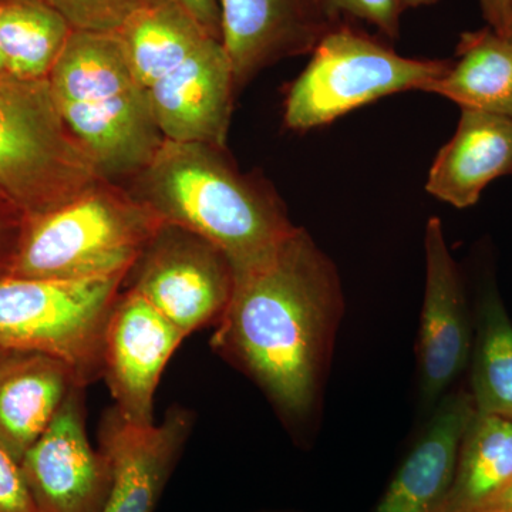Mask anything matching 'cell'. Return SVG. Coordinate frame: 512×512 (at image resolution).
I'll list each match as a JSON object with an SVG mask.
<instances>
[{"instance_id":"cell-19","label":"cell","mask_w":512,"mask_h":512,"mask_svg":"<svg viewBox=\"0 0 512 512\" xmlns=\"http://www.w3.org/2000/svg\"><path fill=\"white\" fill-rule=\"evenodd\" d=\"M146 89L173 72L212 36L187 10L171 0H150L116 32Z\"/></svg>"},{"instance_id":"cell-14","label":"cell","mask_w":512,"mask_h":512,"mask_svg":"<svg viewBox=\"0 0 512 512\" xmlns=\"http://www.w3.org/2000/svg\"><path fill=\"white\" fill-rule=\"evenodd\" d=\"M148 93L165 140L227 148L238 93L222 40L208 37Z\"/></svg>"},{"instance_id":"cell-1","label":"cell","mask_w":512,"mask_h":512,"mask_svg":"<svg viewBox=\"0 0 512 512\" xmlns=\"http://www.w3.org/2000/svg\"><path fill=\"white\" fill-rule=\"evenodd\" d=\"M342 313L338 269L296 227L265 264L235 279L211 346L295 424L318 402Z\"/></svg>"},{"instance_id":"cell-5","label":"cell","mask_w":512,"mask_h":512,"mask_svg":"<svg viewBox=\"0 0 512 512\" xmlns=\"http://www.w3.org/2000/svg\"><path fill=\"white\" fill-rule=\"evenodd\" d=\"M101 181L64 124L49 79L0 74V195L33 220Z\"/></svg>"},{"instance_id":"cell-10","label":"cell","mask_w":512,"mask_h":512,"mask_svg":"<svg viewBox=\"0 0 512 512\" xmlns=\"http://www.w3.org/2000/svg\"><path fill=\"white\" fill-rule=\"evenodd\" d=\"M187 336L136 292H121L104 336L103 377L127 423H154V397L175 350Z\"/></svg>"},{"instance_id":"cell-12","label":"cell","mask_w":512,"mask_h":512,"mask_svg":"<svg viewBox=\"0 0 512 512\" xmlns=\"http://www.w3.org/2000/svg\"><path fill=\"white\" fill-rule=\"evenodd\" d=\"M192 426V412L181 406L150 426L127 423L114 407L104 414L99 448L109 458L111 488L103 512H154Z\"/></svg>"},{"instance_id":"cell-32","label":"cell","mask_w":512,"mask_h":512,"mask_svg":"<svg viewBox=\"0 0 512 512\" xmlns=\"http://www.w3.org/2000/svg\"><path fill=\"white\" fill-rule=\"evenodd\" d=\"M508 39L512 40V10H511V22H510V29H508Z\"/></svg>"},{"instance_id":"cell-28","label":"cell","mask_w":512,"mask_h":512,"mask_svg":"<svg viewBox=\"0 0 512 512\" xmlns=\"http://www.w3.org/2000/svg\"><path fill=\"white\" fill-rule=\"evenodd\" d=\"M478 3L488 26L507 37L511 22L512 0H478Z\"/></svg>"},{"instance_id":"cell-6","label":"cell","mask_w":512,"mask_h":512,"mask_svg":"<svg viewBox=\"0 0 512 512\" xmlns=\"http://www.w3.org/2000/svg\"><path fill=\"white\" fill-rule=\"evenodd\" d=\"M451 59H413L340 20L311 53L305 70L289 86L284 123L305 133L350 111L390 96L420 90L450 67Z\"/></svg>"},{"instance_id":"cell-27","label":"cell","mask_w":512,"mask_h":512,"mask_svg":"<svg viewBox=\"0 0 512 512\" xmlns=\"http://www.w3.org/2000/svg\"><path fill=\"white\" fill-rule=\"evenodd\" d=\"M187 10L212 36L222 40L221 9L218 0H171Z\"/></svg>"},{"instance_id":"cell-18","label":"cell","mask_w":512,"mask_h":512,"mask_svg":"<svg viewBox=\"0 0 512 512\" xmlns=\"http://www.w3.org/2000/svg\"><path fill=\"white\" fill-rule=\"evenodd\" d=\"M426 92L453 101L461 110L512 119V40L490 26L464 32L456 59Z\"/></svg>"},{"instance_id":"cell-9","label":"cell","mask_w":512,"mask_h":512,"mask_svg":"<svg viewBox=\"0 0 512 512\" xmlns=\"http://www.w3.org/2000/svg\"><path fill=\"white\" fill-rule=\"evenodd\" d=\"M82 384L20 460L37 512H103L111 488L109 458L90 444Z\"/></svg>"},{"instance_id":"cell-21","label":"cell","mask_w":512,"mask_h":512,"mask_svg":"<svg viewBox=\"0 0 512 512\" xmlns=\"http://www.w3.org/2000/svg\"><path fill=\"white\" fill-rule=\"evenodd\" d=\"M512 477V421L474 413L440 512H466Z\"/></svg>"},{"instance_id":"cell-13","label":"cell","mask_w":512,"mask_h":512,"mask_svg":"<svg viewBox=\"0 0 512 512\" xmlns=\"http://www.w3.org/2000/svg\"><path fill=\"white\" fill-rule=\"evenodd\" d=\"M222 43L237 93L259 73L289 59L311 55L336 25L322 0H218Z\"/></svg>"},{"instance_id":"cell-7","label":"cell","mask_w":512,"mask_h":512,"mask_svg":"<svg viewBox=\"0 0 512 512\" xmlns=\"http://www.w3.org/2000/svg\"><path fill=\"white\" fill-rule=\"evenodd\" d=\"M126 278L0 276V349L56 357L89 386L103 377L107 323Z\"/></svg>"},{"instance_id":"cell-3","label":"cell","mask_w":512,"mask_h":512,"mask_svg":"<svg viewBox=\"0 0 512 512\" xmlns=\"http://www.w3.org/2000/svg\"><path fill=\"white\" fill-rule=\"evenodd\" d=\"M47 79L101 180L124 185L156 157L165 138L116 33L74 30Z\"/></svg>"},{"instance_id":"cell-34","label":"cell","mask_w":512,"mask_h":512,"mask_svg":"<svg viewBox=\"0 0 512 512\" xmlns=\"http://www.w3.org/2000/svg\"><path fill=\"white\" fill-rule=\"evenodd\" d=\"M279 512H286V511H279Z\"/></svg>"},{"instance_id":"cell-17","label":"cell","mask_w":512,"mask_h":512,"mask_svg":"<svg viewBox=\"0 0 512 512\" xmlns=\"http://www.w3.org/2000/svg\"><path fill=\"white\" fill-rule=\"evenodd\" d=\"M77 382L56 357L6 350L0 357V443L18 460L50 426Z\"/></svg>"},{"instance_id":"cell-22","label":"cell","mask_w":512,"mask_h":512,"mask_svg":"<svg viewBox=\"0 0 512 512\" xmlns=\"http://www.w3.org/2000/svg\"><path fill=\"white\" fill-rule=\"evenodd\" d=\"M471 356L470 394L476 413L512 421V323L493 289L478 305Z\"/></svg>"},{"instance_id":"cell-31","label":"cell","mask_w":512,"mask_h":512,"mask_svg":"<svg viewBox=\"0 0 512 512\" xmlns=\"http://www.w3.org/2000/svg\"><path fill=\"white\" fill-rule=\"evenodd\" d=\"M5 73V66H3L2 53H0V74Z\"/></svg>"},{"instance_id":"cell-8","label":"cell","mask_w":512,"mask_h":512,"mask_svg":"<svg viewBox=\"0 0 512 512\" xmlns=\"http://www.w3.org/2000/svg\"><path fill=\"white\" fill-rule=\"evenodd\" d=\"M124 285L188 338L217 325L227 311L235 272L224 252L208 239L163 222Z\"/></svg>"},{"instance_id":"cell-11","label":"cell","mask_w":512,"mask_h":512,"mask_svg":"<svg viewBox=\"0 0 512 512\" xmlns=\"http://www.w3.org/2000/svg\"><path fill=\"white\" fill-rule=\"evenodd\" d=\"M424 249L426 292L420 320V390L423 402L434 406L466 369L473 350V328L460 272L439 218L427 222Z\"/></svg>"},{"instance_id":"cell-24","label":"cell","mask_w":512,"mask_h":512,"mask_svg":"<svg viewBox=\"0 0 512 512\" xmlns=\"http://www.w3.org/2000/svg\"><path fill=\"white\" fill-rule=\"evenodd\" d=\"M322 5L333 22L362 20L389 39L399 37L400 22L407 10L404 0H322Z\"/></svg>"},{"instance_id":"cell-4","label":"cell","mask_w":512,"mask_h":512,"mask_svg":"<svg viewBox=\"0 0 512 512\" xmlns=\"http://www.w3.org/2000/svg\"><path fill=\"white\" fill-rule=\"evenodd\" d=\"M161 224L124 185L101 181L69 204L25 220L6 275L60 281L128 275Z\"/></svg>"},{"instance_id":"cell-23","label":"cell","mask_w":512,"mask_h":512,"mask_svg":"<svg viewBox=\"0 0 512 512\" xmlns=\"http://www.w3.org/2000/svg\"><path fill=\"white\" fill-rule=\"evenodd\" d=\"M80 32L116 33L150 0H43Z\"/></svg>"},{"instance_id":"cell-20","label":"cell","mask_w":512,"mask_h":512,"mask_svg":"<svg viewBox=\"0 0 512 512\" xmlns=\"http://www.w3.org/2000/svg\"><path fill=\"white\" fill-rule=\"evenodd\" d=\"M73 32L43 0H0V53L9 76L47 79Z\"/></svg>"},{"instance_id":"cell-30","label":"cell","mask_w":512,"mask_h":512,"mask_svg":"<svg viewBox=\"0 0 512 512\" xmlns=\"http://www.w3.org/2000/svg\"><path fill=\"white\" fill-rule=\"evenodd\" d=\"M440 0H404L406 9L424 8V6L436 5Z\"/></svg>"},{"instance_id":"cell-33","label":"cell","mask_w":512,"mask_h":512,"mask_svg":"<svg viewBox=\"0 0 512 512\" xmlns=\"http://www.w3.org/2000/svg\"><path fill=\"white\" fill-rule=\"evenodd\" d=\"M5 352H6V349H0V357H2L3 353H5Z\"/></svg>"},{"instance_id":"cell-26","label":"cell","mask_w":512,"mask_h":512,"mask_svg":"<svg viewBox=\"0 0 512 512\" xmlns=\"http://www.w3.org/2000/svg\"><path fill=\"white\" fill-rule=\"evenodd\" d=\"M25 218L0 195V276L6 275L15 258Z\"/></svg>"},{"instance_id":"cell-2","label":"cell","mask_w":512,"mask_h":512,"mask_svg":"<svg viewBox=\"0 0 512 512\" xmlns=\"http://www.w3.org/2000/svg\"><path fill=\"white\" fill-rule=\"evenodd\" d=\"M124 187L158 220L221 249L235 279L265 264L296 228L274 188L242 174L227 148L165 140Z\"/></svg>"},{"instance_id":"cell-25","label":"cell","mask_w":512,"mask_h":512,"mask_svg":"<svg viewBox=\"0 0 512 512\" xmlns=\"http://www.w3.org/2000/svg\"><path fill=\"white\" fill-rule=\"evenodd\" d=\"M0 512H37L20 461L0 443Z\"/></svg>"},{"instance_id":"cell-29","label":"cell","mask_w":512,"mask_h":512,"mask_svg":"<svg viewBox=\"0 0 512 512\" xmlns=\"http://www.w3.org/2000/svg\"><path fill=\"white\" fill-rule=\"evenodd\" d=\"M466 512H512V477L493 494Z\"/></svg>"},{"instance_id":"cell-16","label":"cell","mask_w":512,"mask_h":512,"mask_svg":"<svg viewBox=\"0 0 512 512\" xmlns=\"http://www.w3.org/2000/svg\"><path fill=\"white\" fill-rule=\"evenodd\" d=\"M512 174V119L461 110L456 133L431 165L426 190L453 207H473L487 185Z\"/></svg>"},{"instance_id":"cell-15","label":"cell","mask_w":512,"mask_h":512,"mask_svg":"<svg viewBox=\"0 0 512 512\" xmlns=\"http://www.w3.org/2000/svg\"><path fill=\"white\" fill-rule=\"evenodd\" d=\"M373 512H440L456 474L458 451L473 419V397L466 390L447 394Z\"/></svg>"}]
</instances>
